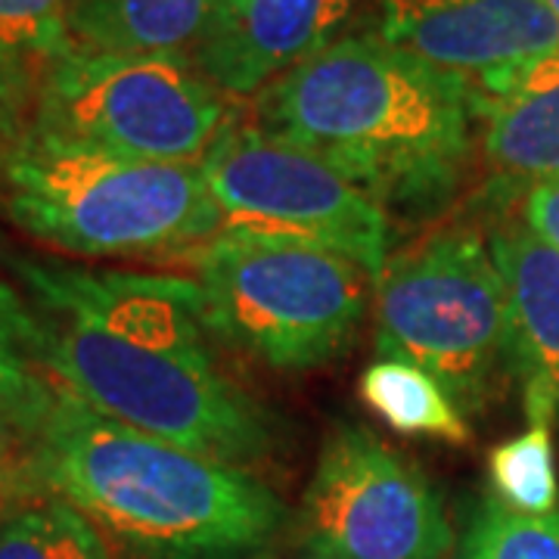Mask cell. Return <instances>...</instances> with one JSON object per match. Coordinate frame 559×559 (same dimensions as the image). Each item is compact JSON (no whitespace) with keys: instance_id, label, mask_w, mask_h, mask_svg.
I'll return each mask as SVG.
<instances>
[{"instance_id":"6da1fadb","label":"cell","mask_w":559,"mask_h":559,"mask_svg":"<svg viewBox=\"0 0 559 559\" xmlns=\"http://www.w3.org/2000/svg\"><path fill=\"white\" fill-rule=\"evenodd\" d=\"M38 367L103 417L202 457L249 466L277 451V419L212 352L197 280L10 259Z\"/></svg>"},{"instance_id":"7a4b0ae2","label":"cell","mask_w":559,"mask_h":559,"mask_svg":"<svg viewBox=\"0 0 559 559\" xmlns=\"http://www.w3.org/2000/svg\"><path fill=\"white\" fill-rule=\"evenodd\" d=\"M255 124L364 187L389 218H432L479 156L476 87L380 35H342L255 97Z\"/></svg>"},{"instance_id":"3957f363","label":"cell","mask_w":559,"mask_h":559,"mask_svg":"<svg viewBox=\"0 0 559 559\" xmlns=\"http://www.w3.org/2000/svg\"><path fill=\"white\" fill-rule=\"evenodd\" d=\"M32 451L44 491L146 559L242 557L286 520L283 500L246 466L138 432L60 385Z\"/></svg>"},{"instance_id":"277c9868","label":"cell","mask_w":559,"mask_h":559,"mask_svg":"<svg viewBox=\"0 0 559 559\" xmlns=\"http://www.w3.org/2000/svg\"><path fill=\"white\" fill-rule=\"evenodd\" d=\"M0 209L28 240L91 261L175 259L224 230L200 162L116 156L32 124L10 143Z\"/></svg>"},{"instance_id":"5b68a950","label":"cell","mask_w":559,"mask_h":559,"mask_svg":"<svg viewBox=\"0 0 559 559\" xmlns=\"http://www.w3.org/2000/svg\"><path fill=\"white\" fill-rule=\"evenodd\" d=\"M377 352L417 364L466 417L500 395L510 364L507 289L491 246L473 227H448L389 255L373 277Z\"/></svg>"},{"instance_id":"8992f818","label":"cell","mask_w":559,"mask_h":559,"mask_svg":"<svg viewBox=\"0 0 559 559\" xmlns=\"http://www.w3.org/2000/svg\"><path fill=\"white\" fill-rule=\"evenodd\" d=\"M370 280L333 252L227 230L197 252L212 336L271 370H314L340 358L373 301Z\"/></svg>"},{"instance_id":"52a82bcc","label":"cell","mask_w":559,"mask_h":559,"mask_svg":"<svg viewBox=\"0 0 559 559\" xmlns=\"http://www.w3.org/2000/svg\"><path fill=\"white\" fill-rule=\"evenodd\" d=\"M234 119L193 57L81 47L40 72L32 109V128L150 162H202Z\"/></svg>"},{"instance_id":"ba28073f","label":"cell","mask_w":559,"mask_h":559,"mask_svg":"<svg viewBox=\"0 0 559 559\" xmlns=\"http://www.w3.org/2000/svg\"><path fill=\"white\" fill-rule=\"evenodd\" d=\"M227 234L296 242L360 264L389 261L392 218L336 165L255 121H230L200 162Z\"/></svg>"},{"instance_id":"9c48e42d","label":"cell","mask_w":559,"mask_h":559,"mask_svg":"<svg viewBox=\"0 0 559 559\" xmlns=\"http://www.w3.org/2000/svg\"><path fill=\"white\" fill-rule=\"evenodd\" d=\"M299 540L333 559H444L454 532L417 463L377 432L345 423L320 444L301 498Z\"/></svg>"},{"instance_id":"30bf717a","label":"cell","mask_w":559,"mask_h":559,"mask_svg":"<svg viewBox=\"0 0 559 559\" xmlns=\"http://www.w3.org/2000/svg\"><path fill=\"white\" fill-rule=\"evenodd\" d=\"M382 40L479 84L559 53V16L547 0H377Z\"/></svg>"},{"instance_id":"8fae6325","label":"cell","mask_w":559,"mask_h":559,"mask_svg":"<svg viewBox=\"0 0 559 559\" xmlns=\"http://www.w3.org/2000/svg\"><path fill=\"white\" fill-rule=\"evenodd\" d=\"M358 10V0H221L193 60L230 100L264 87L318 57Z\"/></svg>"},{"instance_id":"7c38bea8","label":"cell","mask_w":559,"mask_h":559,"mask_svg":"<svg viewBox=\"0 0 559 559\" xmlns=\"http://www.w3.org/2000/svg\"><path fill=\"white\" fill-rule=\"evenodd\" d=\"M476 87L479 162L503 205L559 178V53L513 66Z\"/></svg>"},{"instance_id":"4fadbf2b","label":"cell","mask_w":559,"mask_h":559,"mask_svg":"<svg viewBox=\"0 0 559 559\" xmlns=\"http://www.w3.org/2000/svg\"><path fill=\"white\" fill-rule=\"evenodd\" d=\"M488 246L507 289L510 364L522 380L528 423L559 414V252L525 224H498Z\"/></svg>"},{"instance_id":"5bb4252c","label":"cell","mask_w":559,"mask_h":559,"mask_svg":"<svg viewBox=\"0 0 559 559\" xmlns=\"http://www.w3.org/2000/svg\"><path fill=\"white\" fill-rule=\"evenodd\" d=\"M221 0H79L72 40L100 53L193 57Z\"/></svg>"},{"instance_id":"9a60e30c","label":"cell","mask_w":559,"mask_h":559,"mask_svg":"<svg viewBox=\"0 0 559 559\" xmlns=\"http://www.w3.org/2000/svg\"><path fill=\"white\" fill-rule=\"evenodd\" d=\"M364 407L389 429L411 439H436L466 444L473 439L469 417L417 364L399 358L373 360L358 380Z\"/></svg>"},{"instance_id":"2e32d148","label":"cell","mask_w":559,"mask_h":559,"mask_svg":"<svg viewBox=\"0 0 559 559\" xmlns=\"http://www.w3.org/2000/svg\"><path fill=\"white\" fill-rule=\"evenodd\" d=\"M0 559H112V550L81 510L40 488L0 513Z\"/></svg>"},{"instance_id":"e0dca14e","label":"cell","mask_w":559,"mask_h":559,"mask_svg":"<svg viewBox=\"0 0 559 559\" xmlns=\"http://www.w3.org/2000/svg\"><path fill=\"white\" fill-rule=\"evenodd\" d=\"M57 401V382L32 358L28 301L20 286L0 280V414L35 441Z\"/></svg>"},{"instance_id":"ac0fdd59","label":"cell","mask_w":559,"mask_h":559,"mask_svg":"<svg viewBox=\"0 0 559 559\" xmlns=\"http://www.w3.org/2000/svg\"><path fill=\"white\" fill-rule=\"evenodd\" d=\"M491 498L522 516H547L559 510V479L554 439L547 423H528V429L500 441L488 454Z\"/></svg>"},{"instance_id":"d6986e66","label":"cell","mask_w":559,"mask_h":559,"mask_svg":"<svg viewBox=\"0 0 559 559\" xmlns=\"http://www.w3.org/2000/svg\"><path fill=\"white\" fill-rule=\"evenodd\" d=\"M457 559H559V510L522 516L485 498L466 520Z\"/></svg>"},{"instance_id":"ffe728a7","label":"cell","mask_w":559,"mask_h":559,"mask_svg":"<svg viewBox=\"0 0 559 559\" xmlns=\"http://www.w3.org/2000/svg\"><path fill=\"white\" fill-rule=\"evenodd\" d=\"M79 0H0V53L22 62L35 81L75 50L72 13Z\"/></svg>"},{"instance_id":"44dd1931","label":"cell","mask_w":559,"mask_h":559,"mask_svg":"<svg viewBox=\"0 0 559 559\" xmlns=\"http://www.w3.org/2000/svg\"><path fill=\"white\" fill-rule=\"evenodd\" d=\"M35 491H40V481L32 441L0 414V513Z\"/></svg>"},{"instance_id":"7402d4cb","label":"cell","mask_w":559,"mask_h":559,"mask_svg":"<svg viewBox=\"0 0 559 559\" xmlns=\"http://www.w3.org/2000/svg\"><path fill=\"white\" fill-rule=\"evenodd\" d=\"M35 75L0 53V134L7 140H20L32 124L35 109Z\"/></svg>"},{"instance_id":"603a6c76","label":"cell","mask_w":559,"mask_h":559,"mask_svg":"<svg viewBox=\"0 0 559 559\" xmlns=\"http://www.w3.org/2000/svg\"><path fill=\"white\" fill-rule=\"evenodd\" d=\"M522 224L559 252V178L535 183L520 200Z\"/></svg>"},{"instance_id":"cb8c5ba5","label":"cell","mask_w":559,"mask_h":559,"mask_svg":"<svg viewBox=\"0 0 559 559\" xmlns=\"http://www.w3.org/2000/svg\"><path fill=\"white\" fill-rule=\"evenodd\" d=\"M277 559H333V557H326V554H320V550H311L308 544H301L299 540V547H296L293 554H286V557H277Z\"/></svg>"},{"instance_id":"d4e9b609","label":"cell","mask_w":559,"mask_h":559,"mask_svg":"<svg viewBox=\"0 0 559 559\" xmlns=\"http://www.w3.org/2000/svg\"><path fill=\"white\" fill-rule=\"evenodd\" d=\"M10 143H13V140H7L0 134V180H3V162H7V153H10Z\"/></svg>"},{"instance_id":"484cf974","label":"cell","mask_w":559,"mask_h":559,"mask_svg":"<svg viewBox=\"0 0 559 559\" xmlns=\"http://www.w3.org/2000/svg\"><path fill=\"white\" fill-rule=\"evenodd\" d=\"M547 7H550V10L559 16V0H547Z\"/></svg>"}]
</instances>
